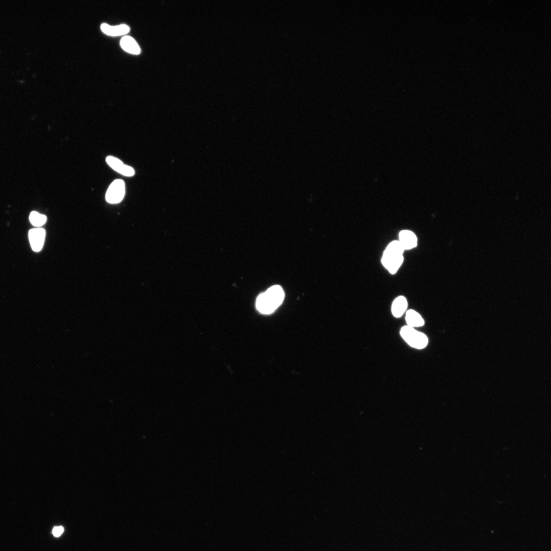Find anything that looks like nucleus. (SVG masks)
I'll use <instances>...</instances> for the list:
<instances>
[{
  "mask_svg": "<svg viewBox=\"0 0 551 551\" xmlns=\"http://www.w3.org/2000/svg\"><path fill=\"white\" fill-rule=\"evenodd\" d=\"M284 297V292L281 286H271L258 296L257 309L263 314L271 313L282 304Z\"/></svg>",
  "mask_w": 551,
  "mask_h": 551,
  "instance_id": "f257e3e1",
  "label": "nucleus"
},
{
  "mask_svg": "<svg viewBox=\"0 0 551 551\" xmlns=\"http://www.w3.org/2000/svg\"><path fill=\"white\" fill-rule=\"evenodd\" d=\"M404 249L397 240L391 242L384 252L382 258L383 266L391 274L396 272L402 265Z\"/></svg>",
  "mask_w": 551,
  "mask_h": 551,
  "instance_id": "f03ea898",
  "label": "nucleus"
},
{
  "mask_svg": "<svg viewBox=\"0 0 551 551\" xmlns=\"http://www.w3.org/2000/svg\"><path fill=\"white\" fill-rule=\"evenodd\" d=\"M400 334L404 340L412 347L422 349L428 344V338L425 334L408 325L401 328Z\"/></svg>",
  "mask_w": 551,
  "mask_h": 551,
  "instance_id": "7ed1b4c3",
  "label": "nucleus"
},
{
  "mask_svg": "<svg viewBox=\"0 0 551 551\" xmlns=\"http://www.w3.org/2000/svg\"><path fill=\"white\" fill-rule=\"evenodd\" d=\"M125 194V185L120 179L114 180L109 186L106 194V201L110 204L120 202Z\"/></svg>",
  "mask_w": 551,
  "mask_h": 551,
  "instance_id": "20e7f679",
  "label": "nucleus"
},
{
  "mask_svg": "<svg viewBox=\"0 0 551 551\" xmlns=\"http://www.w3.org/2000/svg\"><path fill=\"white\" fill-rule=\"evenodd\" d=\"M28 235L32 249L35 252H39L43 245L45 230L42 228L32 229L29 231Z\"/></svg>",
  "mask_w": 551,
  "mask_h": 551,
  "instance_id": "39448f33",
  "label": "nucleus"
},
{
  "mask_svg": "<svg viewBox=\"0 0 551 551\" xmlns=\"http://www.w3.org/2000/svg\"><path fill=\"white\" fill-rule=\"evenodd\" d=\"M106 161L112 169L124 176L131 177L135 174V170L132 167L124 164L117 158L109 156Z\"/></svg>",
  "mask_w": 551,
  "mask_h": 551,
  "instance_id": "423d86ee",
  "label": "nucleus"
},
{
  "mask_svg": "<svg viewBox=\"0 0 551 551\" xmlns=\"http://www.w3.org/2000/svg\"><path fill=\"white\" fill-rule=\"evenodd\" d=\"M398 241L404 250L410 249L417 246V238L412 231L403 230L399 233Z\"/></svg>",
  "mask_w": 551,
  "mask_h": 551,
  "instance_id": "0eeeda50",
  "label": "nucleus"
},
{
  "mask_svg": "<svg viewBox=\"0 0 551 551\" xmlns=\"http://www.w3.org/2000/svg\"><path fill=\"white\" fill-rule=\"evenodd\" d=\"M101 29L105 34L113 36L124 35L130 31V28L126 24L111 26L106 23H103L101 26Z\"/></svg>",
  "mask_w": 551,
  "mask_h": 551,
  "instance_id": "6e6552de",
  "label": "nucleus"
},
{
  "mask_svg": "<svg viewBox=\"0 0 551 551\" xmlns=\"http://www.w3.org/2000/svg\"><path fill=\"white\" fill-rule=\"evenodd\" d=\"M407 306L406 298L403 296H398L392 304L391 311L393 315L395 317H400L406 310Z\"/></svg>",
  "mask_w": 551,
  "mask_h": 551,
  "instance_id": "1a4fd4ad",
  "label": "nucleus"
},
{
  "mask_svg": "<svg viewBox=\"0 0 551 551\" xmlns=\"http://www.w3.org/2000/svg\"><path fill=\"white\" fill-rule=\"evenodd\" d=\"M120 44L122 49L129 53L138 55L140 52V48L138 44L130 36H127L122 37Z\"/></svg>",
  "mask_w": 551,
  "mask_h": 551,
  "instance_id": "9d476101",
  "label": "nucleus"
},
{
  "mask_svg": "<svg viewBox=\"0 0 551 551\" xmlns=\"http://www.w3.org/2000/svg\"><path fill=\"white\" fill-rule=\"evenodd\" d=\"M406 320L408 325L412 328L421 327L424 324V321L421 315L411 309L407 311Z\"/></svg>",
  "mask_w": 551,
  "mask_h": 551,
  "instance_id": "9b49d317",
  "label": "nucleus"
},
{
  "mask_svg": "<svg viewBox=\"0 0 551 551\" xmlns=\"http://www.w3.org/2000/svg\"><path fill=\"white\" fill-rule=\"evenodd\" d=\"M29 219L33 226L40 227L45 223L46 217L45 215L40 214L36 211H33L30 213Z\"/></svg>",
  "mask_w": 551,
  "mask_h": 551,
  "instance_id": "f8f14e48",
  "label": "nucleus"
},
{
  "mask_svg": "<svg viewBox=\"0 0 551 551\" xmlns=\"http://www.w3.org/2000/svg\"><path fill=\"white\" fill-rule=\"evenodd\" d=\"M64 529L61 526L55 527L53 530V534L55 537H59L63 532Z\"/></svg>",
  "mask_w": 551,
  "mask_h": 551,
  "instance_id": "ddd939ff",
  "label": "nucleus"
}]
</instances>
